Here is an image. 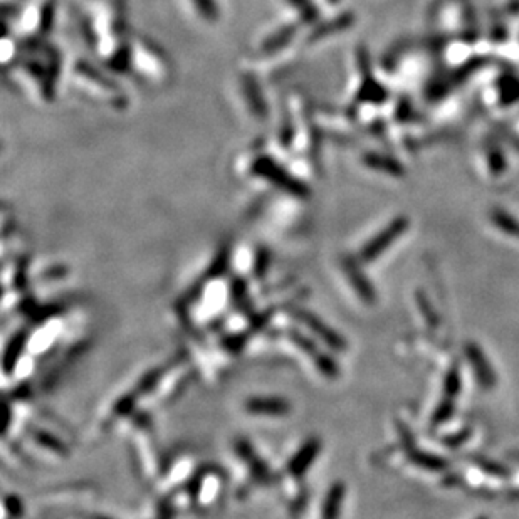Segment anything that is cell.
Segmentation results:
<instances>
[{
	"label": "cell",
	"instance_id": "e0dca14e",
	"mask_svg": "<svg viewBox=\"0 0 519 519\" xmlns=\"http://www.w3.org/2000/svg\"><path fill=\"white\" fill-rule=\"evenodd\" d=\"M471 434H472V432L469 431V428H467V431L459 432V434H454V435H449V437H446V439H444V444H446V446H449V447H457V446H462V444L466 442L467 439H469Z\"/></svg>",
	"mask_w": 519,
	"mask_h": 519
},
{
	"label": "cell",
	"instance_id": "3957f363",
	"mask_svg": "<svg viewBox=\"0 0 519 519\" xmlns=\"http://www.w3.org/2000/svg\"><path fill=\"white\" fill-rule=\"evenodd\" d=\"M135 61L140 62V64H136L140 71L155 76V79H160V76H163L167 71L165 57L160 53V49L150 42H142L136 46V49L131 53V62Z\"/></svg>",
	"mask_w": 519,
	"mask_h": 519
},
{
	"label": "cell",
	"instance_id": "277c9868",
	"mask_svg": "<svg viewBox=\"0 0 519 519\" xmlns=\"http://www.w3.org/2000/svg\"><path fill=\"white\" fill-rule=\"evenodd\" d=\"M466 357L471 363L472 370H474L479 385L486 390L493 388V386L496 385V373H494L493 366H491V363L487 361V357L484 355V351L479 348L475 343H467Z\"/></svg>",
	"mask_w": 519,
	"mask_h": 519
},
{
	"label": "cell",
	"instance_id": "5b68a950",
	"mask_svg": "<svg viewBox=\"0 0 519 519\" xmlns=\"http://www.w3.org/2000/svg\"><path fill=\"white\" fill-rule=\"evenodd\" d=\"M405 229H407V220H404V218H399V220L393 222V224L388 225V227H386L380 236L375 237L372 242H368V244L365 245V249L361 251V259L363 261L377 259V257L380 256V254L384 252L390 244H393V240H395Z\"/></svg>",
	"mask_w": 519,
	"mask_h": 519
},
{
	"label": "cell",
	"instance_id": "5bb4252c",
	"mask_svg": "<svg viewBox=\"0 0 519 519\" xmlns=\"http://www.w3.org/2000/svg\"><path fill=\"white\" fill-rule=\"evenodd\" d=\"M454 408H455L454 400L446 399V397H444V400L437 405L434 417H432V424L440 425V424L447 422V420L452 417V413H454Z\"/></svg>",
	"mask_w": 519,
	"mask_h": 519
},
{
	"label": "cell",
	"instance_id": "4fadbf2b",
	"mask_svg": "<svg viewBox=\"0 0 519 519\" xmlns=\"http://www.w3.org/2000/svg\"><path fill=\"white\" fill-rule=\"evenodd\" d=\"M460 386H462V378H460L459 368L449 370L446 380H444V397L454 400L460 393Z\"/></svg>",
	"mask_w": 519,
	"mask_h": 519
},
{
	"label": "cell",
	"instance_id": "9c48e42d",
	"mask_svg": "<svg viewBox=\"0 0 519 519\" xmlns=\"http://www.w3.org/2000/svg\"><path fill=\"white\" fill-rule=\"evenodd\" d=\"M287 3L298 12L299 22L303 24H313L318 19V7L313 0H287Z\"/></svg>",
	"mask_w": 519,
	"mask_h": 519
},
{
	"label": "cell",
	"instance_id": "2e32d148",
	"mask_svg": "<svg viewBox=\"0 0 519 519\" xmlns=\"http://www.w3.org/2000/svg\"><path fill=\"white\" fill-rule=\"evenodd\" d=\"M343 24H346L345 19H334V21H331V22H325V24H321V26H316L313 32H311V39H308V41L310 42L318 41V39L325 37L326 34L341 29Z\"/></svg>",
	"mask_w": 519,
	"mask_h": 519
},
{
	"label": "cell",
	"instance_id": "ba28073f",
	"mask_svg": "<svg viewBox=\"0 0 519 519\" xmlns=\"http://www.w3.org/2000/svg\"><path fill=\"white\" fill-rule=\"evenodd\" d=\"M408 457H411V460L415 466L422 467V469H427V471H432V472H439V471H444L447 469L449 462L447 460H444L442 457H437V455L434 454H427V452H422L419 451V449H411L408 451Z\"/></svg>",
	"mask_w": 519,
	"mask_h": 519
},
{
	"label": "cell",
	"instance_id": "52a82bcc",
	"mask_svg": "<svg viewBox=\"0 0 519 519\" xmlns=\"http://www.w3.org/2000/svg\"><path fill=\"white\" fill-rule=\"evenodd\" d=\"M296 32H298V27L294 24L281 26L279 29H276L274 32L269 34V36L264 39L263 44H261V50H263L264 54L279 53L281 49L287 48V46L291 44L292 39L296 37Z\"/></svg>",
	"mask_w": 519,
	"mask_h": 519
},
{
	"label": "cell",
	"instance_id": "44dd1931",
	"mask_svg": "<svg viewBox=\"0 0 519 519\" xmlns=\"http://www.w3.org/2000/svg\"><path fill=\"white\" fill-rule=\"evenodd\" d=\"M479 519H487V518H479Z\"/></svg>",
	"mask_w": 519,
	"mask_h": 519
},
{
	"label": "cell",
	"instance_id": "7a4b0ae2",
	"mask_svg": "<svg viewBox=\"0 0 519 519\" xmlns=\"http://www.w3.org/2000/svg\"><path fill=\"white\" fill-rule=\"evenodd\" d=\"M34 53H36L34 56L27 57L24 69L29 76H32V79L37 81L46 97H53L56 93V81L61 68L59 54L56 49H34Z\"/></svg>",
	"mask_w": 519,
	"mask_h": 519
},
{
	"label": "cell",
	"instance_id": "ac0fdd59",
	"mask_svg": "<svg viewBox=\"0 0 519 519\" xmlns=\"http://www.w3.org/2000/svg\"><path fill=\"white\" fill-rule=\"evenodd\" d=\"M494 220H496V224H498L501 229H504L506 232L514 234V236H519V225L514 220H509V218L504 217V216H496Z\"/></svg>",
	"mask_w": 519,
	"mask_h": 519
},
{
	"label": "cell",
	"instance_id": "8fae6325",
	"mask_svg": "<svg viewBox=\"0 0 519 519\" xmlns=\"http://www.w3.org/2000/svg\"><path fill=\"white\" fill-rule=\"evenodd\" d=\"M343 494H345V487H343L341 484H337V486L331 489V493L328 494V499H326L325 519H338L339 507H341V501H343Z\"/></svg>",
	"mask_w": 519,
	"mask_h": 519
},
{
	"label": "cell",
	"instance_id": "7c38bea8",
	"mask_svg": "<svg viewBox=\"0 0 519 519\" xmlns=\"http://www.w3.org/2000/svg\"><path fill=\"white\" fill-rule=\"evenodd\" d=\"M195 10L207 22H216L220 17V7L217 0H192Z\"/></svg>",
	"mask_w": 519,
	"mask_h": 519
},
{
	"label": "cell",
	"instance_id": "6da1fadb",
	"mask_svg": "<svg viewBox=\"0 0 519 519\" xmlns=\"http://www.w3.org/2000/svg\"><path fill=\"white\" fill-rule=\"evenodd\" d=\"M251 171L252 175L263 178V180H267L269 183H272V185L287 194L298 195V197H306L310 194V189L298 177L291 175L290 171L272 157L259 155V157L254 158Z\"/></svg>",
	"mask_w": 519,
	"mask_h": 519
},
{
	"label": "cell",
	"instance_id": "d6986e66",
	"mask_svg": "<svg viewBox=\"0 0 519 519\" xmlns=\"http://www.w3.org/2000/svg\"><path fill=\"white\" fill-rule=\"evenodd\" d=\"M251 408L254 412L256 411H267L269 412H281L284 411V405L279 404V402H269V404H264V402H252L251 404Z\"/></svg>",
	"mask_w": 519,
	"mask_h": 519
},
{
	"label": "cell",
	"instance_id": "30bf717a",
	"mask_svg": "<svg viewBox=\"0 0 519 519\" xmlns=\"http://www.w3.org/2000/svg\"><path fill=\"white\" fill-rule=\"evenodd\" d=\"M348 272H350L351 283H353L355 290H357L358 294H360L361 298L365 299V301H368V303L375 301V291H373L372 284H370L368 281H366L365 276H363L357 267L348 269Z\"/></svg>",
	"mask_w": 519,
	"mask_h": 519
},
{
	"label": "cell",
	"instance_id": "9a60e30c",
	"mask_svg": "<svg viewBox=\"0 0 519 519\" xmlns=\"http://www.w3.org/2000/svg\"><path fill=\"white\" fill-rule=\"evenodd\" d=\"M417 303H419V310L425 318V321H427L431 326L439 325V318H437V313L434 311V308H432L431 301H428V298L424 294V292H419V294H417Z\"/></svg>",
	"mask_w": 519,
	"mask_h": 519
},
{
	"label": "cell",
	"instance_id": "8992f818",
	"mask_svg": "<svg viewBox=\"0 0 519 519\" xmlns=\"http://www.w3.org/2000/svg\"><path fill=\"white\" fill-rule=\"evenodd\" d=\"M242 91H244L245 103H247L249 109L252 111L254 116H257L259 120H264L267 116V103L264 100L263 91H261L259 84L254 79L251 74H245L242 77Z\"/></svg>",
	"mask_w": 519,
	"mask_h": 519
},
{
	"label": "cell",
	"instance_id": "ffe728a7",
	"mask_svg": "<svg viewBox=\"0 0 519 519\" xmlns=\"http://www.w3.org/2000/svg\"><path fill=\"white\" fill-rule=\"evenodd\" d=\"M330 2H333V3H334V2H338V0H330Z\"/></svg>",
	"mask_w": 519,
	"mask_h": 519
}]
</instances>
